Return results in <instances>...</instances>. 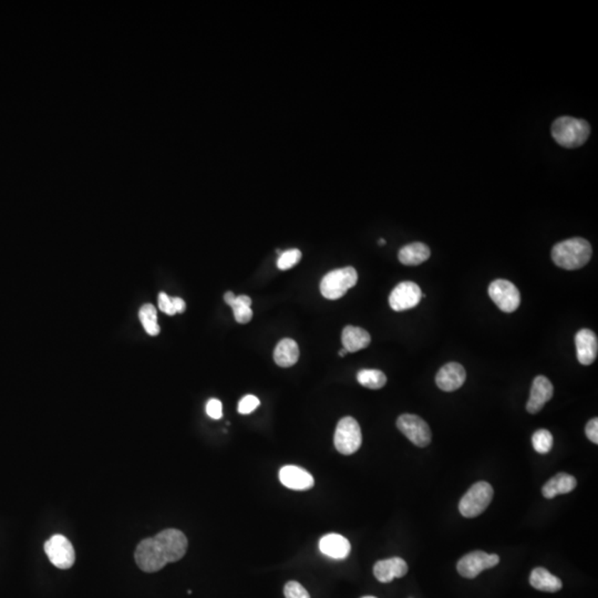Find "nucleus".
<instances>
[{"mask_svg": "<svg viewBox=\"0 0 598 598\" xmlns=\"http://www.w3.org/2000/svg\"><path fill=\"white\" fill-rule=\"evenodd\" d=\"M347 354H348V351H347V350L345 349V348H343V349L339 350L340 357H345V356L347 355Z\"/></svg>", "mask_w": 598, "mask_h": 598, "instance_id": "nucleus-34", "label": "nucleus"}, {"mask_svg": "<svg viewBox=\"0 0 598 598\" xmlns=\"http://www.w3.org/2000/svg\"><path fill=\"white\" fill-rule=\"evenodd\" d=\"M284 594H285L286 598H311L305 587L301 584L294 581L288 582L286 584Z\"/></svg>", "mask_w": 598, "mask_h": 598, "instance_id": "nucleus-28", "label": "nucleus"}, {"mask_svg": "<svg viewBox=\"0 0 598 598\" xmlns=\"http://www.w3.org/2000/svg\"><path fill=\"white\" fill-rule=\"evenodd\" d=\"M500 563L497 554H488L485 552L475 551L463 556L458 562V572L465 579H475L485 569H492Z\"/></svg>", "mask_w": 598, "mask_h": 598, "instance_id": "nucleus-10", "label": "nucleus"}, {"mask_svg": "<svg viewBox=\"0 0 598 598\" xmlns=\"http://www.w3.org/2000/svg\"><path fill=\"white\" fill-rule=\"evenodd\" d=\"M187 536L177 529H167L159 534L143 540L137 546L134 559L140 569L147 573H155L169 563L180 561L187 553Z\"/></svg>", "mask_w": 598, "mask_h": 598, "instance_id": "nucleus-1", "label": "nucleus"}, {"mask_svg": "<svg viewBox=\"0 0 598 598\" xmlns=\"http://www.w3.org/2000/svg\"><path fill=\"white\" fill-rule=\"evenodd\" d=\"M344 348L348 353H357L365 349L371 343V337L367 331L355 326H346L341 335Z\"/></svg>", "mask_w": 598, "mask_h": 598, "instance_id": "nucleus-18", "label": "nucleus"}, {"mask_svg": "<svg viewBox=\"0 0 598 598\" xmlns=\"http://www.w3.org/2000/svg\"><path fill=\"white\" fill-rule=\"evenodd\" d=\"M422 292L413 282H402L396 286L389 296V305L395 311H403L415 308L420 303Z\"/></svg>", "mask_w": 598, "mask_h": 598, "instance_id": "nucleus-11", "label": "nucleus"}, {"mask_svg": "<svg viewBox=\"0 0 598 598\" xmlns=\"http://www.w3.org/2000/svg\"><path fill=\"white\" fill-rule=\"evenodd\" d=\"M532 445L537 453L546 455L553 447V435L547 430H537L532 437Z\"/></svg>", "mask_w": 598, "mask_h": 598, "instance_id": "nucleus-26", "label": "nucleus"}, {"mask_svg": "<svg viewBox=\"0 0 598 598\" xmlns=\"http://www.w3.org/2000/svg\"><path fill=\"white\" fill-rule=\"evenodd\" d=\"M554 388L547 378L544 376H537L532 383L531 393H530L529 401L527 403V410L529 413L535 415L541 411L553 397Z\"/></svg>", "mask_w": 598, "mask_h": 598, "instance_id": "nucleus-13", "label": "nucleus"}, {"mask_svg": "<svg viewBox=\"0 0 598 598\" xmlns=\"http://www.w3.org/2000/svg\"><path fill=\"white\" fill-rule=\"evenodd\" d=\"M358 274L354 267H344L329 272L324 276L321 283V293L324 297L336 301L346 295L350 288L357 284Z\"/></svg>", "mask_w": 598, "mask_h": 598, "instance_id": "nucleus-5", "label": "nucleus"}, {"mask_svg": "<svg viewBox=\"0 0 598 598\" xmlns=\"http://www.w3.org/2000/svg\"><path fill=\"white\" fill-rule=\"evenodd\" d=\"M159 308L163 313L169 316H174L177 314V311L174 309L173 304H172L171 297H169L165 293H160Z\"/></svg>", "mask_w": 598, "mask_h": 598, "instance_id": "nucleus-31", "label": "nucleus"}, {"mask_svg": "<svg viewBox=\"0 0 598 598\" xmlns=\"http://www.w3.org/2000/svg\"><path fill=\"white\" fill-rule=\"evenodd\" d=\"M336 449L344 455H354L363 443L359 423L353 417H345L338 422L334 435Z\"/></svg>", "mask_w": 598, "mask_h": 598, "instance_id": "nucleus-6", "label": "nucleus"}, {"mask_svg": "<svg viewBox=\"0 0 598 598\" xmlns=\"http://www.w3.org/2000/svg\"><path fill=\"white\" fill-rule=\"evenodd\" d=\"M465 379L467 373L463 366L458 363H449L439 370L435 377V383L440 389L451 393L461 388Z\"/></svg>", "mask_w": 598, "mask_h": 598, "instance_id": "nucleus-14", "label": "nucleus"}, {"mask_svg": "<svg viewBox=\"0 0 598 598\" xmlns=\"http://www.w3.org/2000/svg\"><path fill=\"white\" fill-rule=\"evenodd\" d=\"M591 134V127L585 120L561 117L552 125L554 140L563 148L574 149L582 147Z\"/></svg>", "mask_w": 598, "mask_h": 598, "instance_id": "nucleus-3", "label": "nucleus"}, {"mask_svg": "<svg viewBox=\"0 0 598 598\" xmlns=\"http://www.w3.org/2000/svg\"><path fill=\"white\" fill-rule=\"evenodd\" d=\"M431 251L426 244L411 243L403 246L398 254L400 263L407 266H417L430 259Z\"/></svg>", "mask_w": 598, "mask_h": 598, "instance_id": "nucleus-21", "label": "nucleus"}, {"mask_svg": "<svg viewBox=\"0 0 598 598\" xmlns=\"http://www.w3.org/2000/svg\"><path fill=\"white\" fill-rule=\"evenodd\" d=\"M298 359H299V348L295 340L286 338L277 344L274 351V360L279 367H292L297 363Z\"/></svg>", "mask_w": 598, "mask_h": 598, "instance_id": "nucleus-22", "label": "nucleus"}, {"mask_svg": "<svg viewBox=\"0 0 598 598\" xmlns=\"http://www.w3.org/2000/svg\"><path fill=\"white\" fill-rule=\"evenodd\" d=\"M386 241L385 239H379V245H385Z\"/></svg>", "mask_w": 598, "mask_h": 598, "instance_id": "nucleus-35", "label": "nucleus"}, {"mask_svg": "<svg viewBox=\"0 0 598 598\" xmlns=\"http://www.w3.org/2000/svg\"><path fill=\"white\" fill-rule=\"evenodd\" d=\"M171 301L172 304H173L174 309H175V311H177V313H184V311H185V309H187V304H185V301H184L183 299H182V298L173 297L171 298Z\"/></svg>", "mask_w": 598, "mask_h": 598, "instance_id": "nucleus-33", "label": "nucleus"}, {"mask_svg": "<svg viewBox=\"0 0 598 598\" xmlns=\"http://www.w3.org/2000/svg\"><path fill=\"white\" fill-rule=\"evenodd\" d=\"M576 353L579 363L589 366L595 361L598 353L597 336L589 329H581L575 336Z\"/></svg>", "mask_w": 598, "mask_h": 598, "instance_id": "nucleus-15", "label": "nucleus"}, {"mask_svg": "<svg viewBox=\"0 0 598 598\" xmlns=\"http://www.w3.org/2000/svg\"><path fill=\"white\" fill-rule=\"evenodd\" d=\"M397 427L417 447H428L431 442V429L427 422L418 416L410 413L400 416L397 420Z\"/></svg>", "mask_w": 598, "mask_h": 598, "instance_id": "nucleus-8", "label": "nucleus"}, {"mask_svg": "<svg viewBox=\"0 0 598 598\" xmlns=\"http://www.w3.org/2000/svg\"><path fill=\"white\" fill-rule=\"evenodd\" d=\"M279 481L287 489L295 491H307L314 487L313 475L303 468L286 465L279 471Z\"/></svg>", "mask_w": 598, "mask_h": 598, "instance_id": "nucleus-12", "label": "nucleus"}, {"mask_svg": "<svg viewBox=\"0 0 598 598\" xmlns=\"http://www.w3.org/2000/svg\"><path fill=\"white\" fill-rule=\"evenodd\" d=\"M407 573V562L400 557L383 560L373 566V574L380 583H390L395 579H401Z\"/></svg>", "mask_w": 598, "mask_h": 598, "instance_id": "nucleus-16", "label": "nucleus"}, {"mask_svg": "<svg viewBox=\"0 0 598 598\" xmlns=\"http://www.w3.org/2000/svg\"><path fill=\"white\" fill-rule=\"evenodd\" d=\"M301 259V252L299 249H288V251L283 252L279 255V259L277 261V267L281 271H287L291 269L294 266L297 265Z\"/></svg>", "mask_w": 598, "mask_h": 598, "instance_id": "nucleus-27", "label": "nucleus"}, {"mask_svg": "<svg viewBox=\"0 0 598 598\" xmlns=\"http://www.w3.org/2000/svg\"><path fill=\"white\" fill-rule=\"evenodd\" d=\"M585 433L591 440L593 443L597 445L598 443V419L597 418H594V419L589 420V423L586 425L585 428Z\"/></svg>", "mask_w": 598, "mask_h": 598, "instance_id": "nucleus-32", "label": "nucleus"}, {"mask_svg": "<svg viewBox=\"0 0 598 598\" xmlns=\"http://www.w3.org/2000/svg\"><path fill=\"white\" fill-rule=\"evenodd\" d=\"M363 598H377V597H373V596H365V597H363Z\"/></svg>", "mask_w": 598, "mask_h": 598, "instance_id": "nucleus-36", "label": "nucleus"}, {"mask_svg": "<svg viewBox=\"0 0 598 598\" xmlns=\"http://www.w3.org/2000/svg\"><path fill=\"white\" fill-rule=\"evenodd\" d=\"M139 318L144 329L150 336H158L160 334V326L158 325L157 309L152 304L142 306L139 311Z\"/></svg>", "mask_w": 598, "mask_h": 598, "instance_id": "nucleus-25", "label": "nucleus"}, {"mask_svg": "<svg viewBox=\"0 0 598 598\" xmlns=\"http://www.w3.org/2000/svg\"><path fill=\"white\" fill-rule=\"evenodd\" d=\"M493 488L488 482H478L470 488L459 503L460 513L468 519L479 517L493 499Z\"/></svg>", "mask_w": 598, "mask_h": 598, "instance_id": "nucleus-4", "label": "nucleus"}, {"mask_svg": "<svg viewBox=\"0 0 598 598\" xmlns=\"http://www.w3.org/2000/svg\"><path fill=\"white\" fill-rule=\"evenodd\" d=\"M358 383L368 389H381L387 383V377L380 370L363 369L357 375Z\"/></svg>", "mask_w": 598, "mask_h": 598, "instance_id": "nucleus-24", "label": "nucleus"}, {"mask_svg": "<svg viewBox=\"0 0 598 598\" xmlns=\"http://www.w3.org/2000/svg\"><path fill=\"white\" fill-rule=\"evenodd\" d=\"M576 485H577V481L573 475L559 473L544 484L542 493L546 499H553L560 494L569 493L576 489Z\"/></svg>", "mask_w": 598, "mask_h": 598, "instance_id": "nucleus-19", "label": "nucleus"}, {"mask_svg": "<svg viewBox=\"0 0 598 598\" xmlns=\"http://www.w3.org/2000/svg\"><path fill=\"white\" fill-rule=\"evenodd\" d=\"M45 552L49 561L57 569H69L75 564L76 552L73 545L61 534H56L46 542Z\"/></svg>", "mask_w": 598, "mask_h": 598, "instance_id": "nucleus-7", "label": "nucleus"}, {"mask_svg": "<svg viewBox=\"0 0 598 598\" xmlns=\"http://www.w3.org/2000/svg\"><path fill=\"white\" fill-rule=\"evenodd\" d=\"M206 413L211 417L212 419L219 420L223 416L222 412V402L217 399H211L206 405Z\"/></svg>", "mask_w": 598, "mask_h": 598, "instance_id": "nucleus-30", "label": "nucleus"}, {"mask_svg": "<svg viewBox=\"0 0 598 598\" xmlns=\"http://www.w3.org/2000/svg\"><path fill=\"white\" fill-rule=\"evenodd\" d=\"M319 550L324 555L334 560H344L349 555V541L340 534H327L319 542Z\"/></svg>", "mask_w": 598, "mask_h": 598, "instance_id": "nucleus-17", "label": "nucleus"}, {"mask_svg": "<svg viewBox=\"0 0 598 598\" xmlns=\"http://www.w3.org/2000/svg\"><path fill=\"white\" fill-rule=\"evenodd\" d=\"M489 295L494 304L504 313H513L521 304L519 289L507 279L492 282L489 287Z\"/></svg>", "mask_w": 598, "mask_h": 598, "instance_id": "nucleus-9", "label": "nucleus"}, {"mask_svg": "<svg viewBox=\"0 0 598 598\" xmlns=\"http://www.w3.org/2000/svg\"><path fill=\"white\" fill-rule=\"evenodd\" d=\"M259 403L261 402H259V398L253 395H247L242 398L241 401L239 402L237 410L241 415H249L254 410L259 408Z\"/></svg>", "mask_w": 598, "mask_h": 598, "instance_id": "nucleus-29", "label": "nucleus"}, {"mask_svg": "<svg viewBox=\"0 0 598 598\" xmlns=\"http://www.w3.org/2000/svg\"><path fill=\"white\" fill-rule=\"evenodd\" d=\"M252 299L249 296H235L233 301L229 304L233 309L234 318L239 324H247L253 318V311L251 308Z\"/></svg>", "mask_w": 598, "mask_h": 598, "instance_id": "nucleus-23", "label": "nucleus"}, {"mask_svg": "<svg viewBox=\"0 0 598 598\" xmlns=\"http://www.w3.org/2000/svg\"><path fill=\"white\" fill-rule=\"evenodd\" d=\"M592 245L582 237L566 239L552 249V259L556 266L566 271H576L587 265L592 259Z\"/></svg>", "mask_w": 598, "mask_h": 598, "instance_id": "nucleus-2", "label": "nucleus"}, {"mask_svg": "<svg viewBox=\"0 0 598 598\" xmlns=\"http://www.w3.org/2000/svg\"><path fill=\"white\" fill-rule=\"evenodd\" d=\"M530 584L537 591L547 592V593H555L563 587L561 579L550 573L544 567H536L532 571Z\"/></svg>", "mask_w": 598, "mask_h": 598, "instance_id": "nucleus-20", "label": "nucleus"}]
</instances>
